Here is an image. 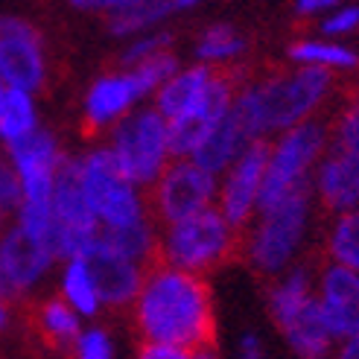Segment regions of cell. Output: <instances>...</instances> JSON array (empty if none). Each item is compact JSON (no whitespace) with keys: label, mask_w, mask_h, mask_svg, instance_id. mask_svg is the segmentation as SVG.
<instances>
[{"label":"cell","mask_w":359,"mask_h":359,"mask_svg":"<svg viewBox=\"0 0 359 359\" xmlns=\"http://www.w3.org/2000/svg\"><path fill=\"white\" fill-rule=\"evenodd\" d=\"M213 196H217V175L196 167L193 161H170L164 172L147 187L140 205L155 225L172 228L210 208Z\"/></svg>","instance_id":"52a82bcc"},{"label":"cell","mask_w":359,"mask_h":359,"mask_svg":"<svg viewBox=\"0 0 359 359\" xmlns=\"http://www.w3.org/2000/svg\"><path fill=\"white\" fill-rule=\"evenodd\" d=\"M140 269L143 283L129 307L140 342L167 345L184 353L217 351V316L208 280L164 266L155 251Z\"/></svg>","instance_id":"6da1fadb"},{"label":"cell","mask_w":359,"mask_h":359,"mask_svg":"<svg viewBox=\"0 0 359 359\" xmlns=\"http://www.w3.org/2000/svg\"><path fill=\"white\" fill-rule=\"evenodd\" d=\"M29 132H35V109L24 91L6 88L4 102H0V140L4 147L24 140Z\"/></svg>","instance_id":"603a6c76"},{"label":"cell","mask_w":359,"mask_h":359,"mask_svg":"<svg viewBox=\"0 0 359 359\" xmlns=\"http://www.w3.org/2000/svg\"><path fill=\"white\" fill-rule=\"evenodd\" d=\"M0 301L6 304V307H21V292L15 290V283L6 272V263H4V255H0Z\"/></svg>","instance_id":"e575fe53"},{"label":"cell","mask_w":359,"mask_h":359,"mask_svg":"<svg viewBox=\"0 0 359 359\" xmlns=\"http://www.w3.org/2000/svg\"><path fill=\"white\" fill-rule=\"evenodd\" d=\"M0 82L15 91H39L44 85L41 44L27 39H0Z\"/></svg>","instance_id":"ac0fdd59"},{"label":"cell","mask_w":359,"mask_h":359,"mask_svg":"<svg viewBox=\"0 0 359 359\" xmlns=\"http://www.w3.org/2000/svg\"><path fill=\"white\" fill-rule=\"evenodd\" d=\"M318 310L333 342L359 336V275L342 266H325L318 278Z\"/></svg>","instance_id":"7c38bea8"},{"label":"cell","mask_w":359,"mask_h":359,"mask_svg":"<svg viewBox=\"0 0 359 359\" xmlns=\"http://www.w3.org/2000/svg\"><path fill=\"white\" fill-rule=\"evenodd\" d=\"M79 359H111V342L102 330H91L79 339Z\"/></svg>","instance_id":"d6a6232c"},{"label":"cell","mask_w":359,"mask_h":359,"mask_svg":"<svg viewBox=\"0 0 359 359\" xmlns=\"http://www.w3.org/2000/svg\"><path fill=\"white\" fill-rule=\"evenodd\" d=\"M251 143H255V140H251V135L245 132V126L240 123L237 111L231 109L217 126H213V132L205 137L202 147L193 152V164L202 167L210 175H217L225 167L234 164V161L251 147Z\"/></svg>","instance_id":"e0dca14e"},{"label":"cell","mask_w":359,"mask_h":359,"mask_svg":"<svg viewBox=\"0 0 359 359\" xmlns=\"http://www.w3.org/2000/svg\"><path fill=\"white\" fill-rule=\"evenodd\" d=\"M245 50L243 35L231 24H213L202 32L199 44H196V56L210 62V65H228L234 56Z\"/></svg>","instance_id":"484cf974"},{"label":"cell","mask_w":359,"mask_h":359,"mask_svg":"<svg viewBox=\"0 0 359 359\" xmlns=\"http://www.w3.org/2000/svg\"><path fill=\"white\" fill-rule=\"evenodd\" d=\"M0 255H4L6 272H9L18 292L29 290V286L39 280L53 263L47 245L39 237H32L29 231H24L21 225L12 228L4 237V243H0Z\"/></svg>","instance_id":"2e32d148"},{"label":"cell","mask_w":359,"mask_h":359,"mask_svg":"<svg viewBox=\"0 0 359 359\" xmlns=\"http://www.w3.org/2000/svg\"><path fill=\"white\" fill-rule=\"evenodd\" d=\"M245 231L231 228L219 208L210 205L196 217L167 228V237H155L152 251L164 266L205 278V272L245 257Z\"/></svg>","instance_id":"3957f363"},{"label":"cell","mask_w":359,"mask_h":359,"mask_svg":"<svg viewBox=\"0 0 359 359\" xmlns=\"http://www.w3.org/2000/svg\"><path fill=\"white\" fill-rule=\"evenodd\" d=\"M65 298L74 304V307L85 316H94L97 313V292H94V283H91V275H88V269L82 263V257L70 260L67 263V275H65Z\"/></svg>","instance_id":"4316f807"},{"label":"cell","mask_w":359,"mask_h":359,"mask_svg":"<svg viewBox=\"0 0 359 359\" xmlns=\"http://www.w3.org/2000/svg\"><path fill=\"white\" fill-rule=\"evenodd\" d=\"M175 67H178V59L172 56L170 50L155 53V56L143 59V62L137 65V70L129 76L132 85H135V91H137V97H140V94H147V91H152V88L161 85L164 79H170Z\"/></svg>","instance_id":"83f0119b"},{"label":"cell","mask_w":359,"mask_h":359,"mask_svg":"<svg viewBox=\"0 0 359 359\" xmlns=\"http://www.w3.org/2000/svg\"><path fill=\"white\" fill-rule=\"evenodd\" d=\"M269 310L275 325L286 336V342L301 359H327L333 348V336L325 327L318 310V298L313 295L310 266H298L269 292Z\"/></svg>","instance_id":"277c9868"},{"label":"cell","mask_w":359,"mask_h":359,"mask_svg":"<svg viewBox=\"0 0 359 359\" xmlns=\"http://www.w3.org/2000/svg\"><path fill=\"white\" fill-rule=\"evenodd\" d=\"M82 182L88 205H91L97 222H102L105 228H126L147 219L143 205L137 202L132 184L120 172L111 149H97L82 158Z\"/></svg>","instance_id":"9c48e42d"},{"label":"cell","mask_w":359,"mask_h":359,"mask_svg":"<svg viewBox=\"0 0 359 359\" xmlns=\"http://www.w3.org/2000/svg\"><path fill=\"white\" fill-rule=\"evenodd\" d=\"M190 359H219L217 351H199V353H190Z\"/></svg>","instance_id":"ab89813d"},{"label":"cell","mask_w":359,"mask_h":359,"mask_svg":"<svg viewBox=\"0 0 359 359\" xmlns=\"http://www.w3.org/2000/svg\"><path fill=\"white\" fill-rule=\"evenodd\" d=\"M0 208L4 210L24 208V184L18 178V170L6 147H0Z\"/></svg>","instance_id":"f546056e"},{"label":"cell","mask_w":359,"mask_h":359,"mask_svg":"<svg viewBox=\"0 0 359 359\" xmlns=\"http://www.w3.org/2000/svg\"><path fill=\"white\" fill-rule=\"evenodd\" d=\"M240 359H263V345L255 333H245L243 336V345H240Z\"/></svg>","instance_id":"8d00e7d4"},{"label":"cell","mask_w":359,"mask_h":359,"mask_svg":"<svg viewBox=\"0 0 359 359\" xmlns=\"http://www.w3.org/2000/svg\"><path fill=\"white\" fill-rule=\"evenodd\" d=\"M0 39H27V41H44L41 32L21 18H0Z\"/></svg>","instance_id":"836d02e7"},{"label":"cell","mask_w":359,"mask_h":359,"mask_svg":"<svg viewBox=\"0 0 359 359\" xmlns=\"http://www.w3.org/2000/svg\"><path fill=\"white\" fill-rule=\"evenodd\" d=\"M9 155L15 161V167L18 172H32V170H47V172H56L59 167V161H62V152L56 147V140H53L50 132H41V129H35L29 132L24 140H18V143H9Z\"/></svg>","instance_id":"7402d4cb"},{"label":"cell","mask_w":359,"mask_h":359,"mask_svg":"<svg viewBox=\"0 0 359 359\" xmlns=\"http://www.w3.org/2000/svg\"><path fill=\"white\" fill-rule=\"evenodd\" d=\"M333 149L339 152H359V91L345 102V109L339 111L336 126L330 129Z\"/></svg>","instance_id":"f1b7e54d"},{"label":"cell","mask_w":359,"mask_h":359,"mask_svg":"<svg viewBox=\"0 0 359 359\" xmlns=\"http://www.w3.org/2000/svg\"><path fill=\"white\" fill-rule=\"evenodd\" d=\"M53 213L56 219L82 237H97V217L85 196V182H82V161L76 158H62L56 167V178H53Z\"/></svg>","instance_id":"5bb4252c"},{"label":"cell","mask_w":359,"mask_h":359,"mask_svg":"<svg viewBox=\"0 0 359 359\" xmlns=\"http://www.w3.org/2000/svg\"><path fill=\"white\" fill-rule=\"evenodd\" d=\"M137 97L135 85L129 76H102L91 94H88V105H85V120H82V132L85 137L97 135L109 120H114L120 111L129 109V102Z\"/></svg>","instance_id":"ffe728a7"},{"label":"cell","mask_w":359,"mask_h":359,"mask_svg":"<svg viewBox=\"0 0 359 359\" xmlns=\"http://www.w3.org/2000/svg\"><path fill=\"white\" fill-rule=\"evenodd\" d=\"M333 359H359V336L356 339H348V342L339 345V351H336Z\"/></svg>","instance_id":"f35d334b"},{"label":"cell","mask_w":359,"mask_h":359,"mask_svg":"<svg viewBox=\"0 0 359 359\" xmlns=\"http://www.w3.org/2000/svg\"><path fill=\"white\" fill-rule=\"evenodd\" d=\"M327 257L333 266L351 269L359 275V210L342 213L327 237Z\"/></svg>","instance_id":"d4e9b609"},{"label":"cell","mask_w":359,"mask_h":359,"mask_svg":"<svg viewBox=\"0 0 359 359\" xmlns=\"http://www.w3.org/2000/svg\"><path fill=\"white\" fill-rule=\"evenodd\" d=\"M76 9H102L105 18H109V27L111 32L117 35H126V32H135L140 27H147L158 18H164L170 12H178V9H193V4H74Z\"/></svg>","instance_id":"44dd1931"},{"label":"cell","mask_w":359,"mask_h":359,"mask_svg":"<svg viewBox=\"0 0 359 359\" xmlns=\"http://www.w3.org/2000/svg\"><path fill=\"white\" fill-rule=\"evenodd\" d=\"M325 9H336L333 0H301V4H295V15H318Z\"/></svg>","instance_id":"74e56055"},{"label":"cell","mask_w":359,"mask_h":359,"mask_svg":"<svg viewBox=\"0 0 359 359\" xmlns=\"http://www.w3.org/2000/svg\"><path fill=\"white\" fill-rule=\"evenodd\" d=\"M79 257L88 269V275H91L94 292L102 304H109V307H132L143 283V269L137 263L114 255L111 248L100 245L97 240Z\"/></svg>","instance_id":"4fadbf2b"},{"label":"cell","mask_w":359,"mask_h":359,"mask_svg":"<svg viewBox=\"0 0 359 359\" xmlns=\"http://www.w3.org/2000/svg\"><path fill=\"white\" fill-rule=\"evenodd\" d=\"M114 158L117 167L129 184L149 187L170 164V143H167V120L158 109L137 111L126 117L114 132Z\"/></svg>","instance_id":"ba28073f"},{"label":"cell","mask_w":359,"mask_h":359,"mask_svg":"<svg viewBox=\"0 0 359 359\" xmlns=\"http://www.w3.org/2000/svg\"><path fill=\"white\" fill-rule=\"evenodd\" d=\"M316 190L325 210L336 217L359 210V152H327L316 172Z\"/></svg>","instance_id":"9a60e30c"},{"label":"cell","mask_w":359,"mask_h":359,"mask_svg":"<svg viewBox=\"0 0 359 359\" xmlns=\"http://www.w3.org/2000/svg\"><path fill=\"white\" fill-rule=\"evenodd\" d=\"M356 27H359V6H336L321 21V32L325 35H348Z\"/></svg>","instance_id":"4dcf8cb0"},{"label":"cell","mask_w":359,"mask_h":359,"mask_svg":"<svg viewBox=\"0 0 359 359\" xmlns=\"http://www.w3.org/2000/svg\"><path fill=\"white\" fill-rule=\"evenodd\" d=\"M290 59L304 67H325V70H351L359 67V56L348 47L330 41H295L290 47Z\"/></svg>","instance_id":"cb8c5ba5"},{"label":"cell","mask_w":359,"mask_h":359,"mask_svg":"<svg viewBox=\"0 0 359 359\" xmlns=\"http://www.w3.org/2000/svg\"><path fill=\"white\" fill-rule=\"evenodd\" d=\"M4 91H6V88H4V85H0V102H4Z\"/></svg>","instance_id":"60d3db41"},{"label":"cell","mask_w":359,"mask_h":359,"mask_svg":"<svg viewBox=\"0 0 359 359\" xmlns=\"http://www.w3.org/2000/svg\"><path fill=\"white\" fill-rule=\"evenodd\" d=\"M170 41H172V35L170 32H161V35H152V39H147V41H137L126 56L120 59L123 65H140L143 59H149V56H155V53H164L167 47H170Z\"/></svg>","instance_id":"1f68e13d"},{"label":"cell","mask_w":359,"mask_h":359,"mask_svg":"<svg viewBox=\"0 0 359 359\" xmlns=\"http://www.w3.org/2000/svg\"><path fill=\"white\" fill-rule=\"evenodd\" d=\"M269 155H272V143L263 137V140L251 143L234 164H231V172H228L222 193H219V213L231 228L245 231L251 213L257 210Z\"/></svg>","instance_id":"8fae6325"},{"label":"cell","mask_w":359,"mask_h":359,"mask_svg":"<svg viewBox=\"0 0 359 359\" xmlns=\"http://www.w3.org/2000/svg\"><path fill=\"white\" fill-rule=\"evenodd\" d=\"M21 327L35 353L79 359V325L70 304L53 295L35 304H21Z\"/></svg>","instance_id":"30bf717a"},{"label":"cell","mask_w":359,"mask_h":359,"mask_svg":"<svg viewBox=\"0 0 359 359\" xmlns=\"http://www.w3.org/2000/svg\"><path fill=\"white\" fill-rule=\"evenodd\" d=\"M327 140H330V126H325L321 120H307L280 135V140L272 147V155H269V167L257 202L260 213L272 210L292 190L310 182V167L325 155Z\"/></svg>","instance_id":"5b68a950"},{"label":"cell","mask_w":359,"mask_h":359,"mask_svg":"<svg viewBox=\"0 0 359 359\" xmlns=\"http://www.w3.org/2000/svg\"><path fill=\"white\" fill-rule=\"evenodd\" d=\"M333 91V74L325 67L272 70L260 79H251L231 109L251 140H263L266 132H290L307 123L310 114Z\"/></svg>","instance_id":"7a4b0ae2"},{"label":"cell","mask_w":359,"mask_h":359,"mask_svg":"<svg viewBox=\"0 0 359 359\" xmlns=\"http://www.w3.org/2000/svg\"><path fill=\"white\" fill-rule=\"evenodd\" d=\"M208 82H210V65H196L184 70L182 76L170 79L158 91V114L167 123L187 114H199L208 94Z\"/></svg>","instance_id":"d6986e66"},{"label":"cell","mask_w":359,"mask_h":359,"mask_svg":"<svg viewBox=\"0 0 359 359\" xmlns=\"http://www.w3.org/2000/svg\"><path fill=\"white\" fill-rule=\"evenodd\" d=\"M137 359H190V353L167 348V345H147V342H140Z\"/></svg>","instance_id":"d590c367"},{"label":"cell","mask_w":359,"mask_h":359,"mask_svg":"<svg viewBox=\"0 0 359 359\" xmlns=\"http://www.w3.org/2000/svg\"><path fill=\"white\" fill-rule=\"evenodd\" d=\"M313 184H301L280 205L260 213V225L245 237V257L260 275H278L292 260L310 217Z\"/></svg>","instance_id":"8992f818"}]
</instances>
